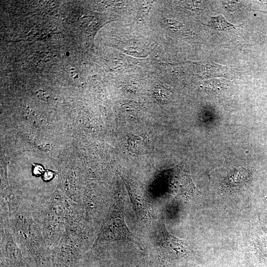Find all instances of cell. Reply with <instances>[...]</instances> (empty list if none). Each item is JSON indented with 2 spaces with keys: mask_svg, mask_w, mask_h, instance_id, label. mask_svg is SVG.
I'll return each mask as SVG.
<instances>
[{
  "mask_svg": "<svg viewBox=\"0 0 267 267\" xmlns=\"http://www.w3.org/2000/svg\"><path fill=\"white\" fill-rule=\"evenodd\" d=\"M142 258L141 260H140V262L138 264V265L136 266L135 267H142Z\"/></svg>",
  "mask_w": 267,
  "mask_h": 267,
  "instance_id": "obj_7",
  "label": "cell"
},
{
  "mask_svg": "<svg viewBox=\"0 0 267 267\" xmlns=\"http://www.w3.org/2000/svg\"><path fill=\"white\" fill-rule=\"evenodd\" d=\"M127 182L131 203L138 219L146 226L150 225L153 218L152 205L137 187Z\"/></svg>",
  "mask_w": 267,
  "mask_h": 267,
  "instance_id": "obj_3",
  "label": "cell"
},
{
  "mask_svg": "<svg viewBox=\"0 0 267 267\" xmlns=\"http://www.w3.org/2000/svg\"><path fill=\"white\" fill-rule=\"evenodd\" d=\"M69 52H66V55H67V56H68V55H69Z\"/></svg>",
  "mask_w": 267,
  "mask_h": 267,
  "instance_id": "obj_8",
  "label": "cell"
},
{
  "mask_svg": "<svg viewBox=\"0 0 267 267\" xmlns=\"http://www.w3.org/2000/svg\"><path fill=\"white\" fill-rule=\"evenodd\" d=\"M261 219L262 223L267 228V202H266L263 207Z\"/></svg>",
  "mask_w": 267,
  "mask_h": 267,
  "instance_id": "obj_6",
  "label": "cell"
},
{
  "mask_svg": "<svg viewBox=\"0 0 267 267\" xmlns=\"http://www.w3.org/2000/svg\"><path fill=\"white\" fill-rule=\"evenodd\" d=\"M208 26L218 31H224L234 26L222 15L211 17Z\"/></svg>",
  "mask_w": 267,
  "mask_h": 267,
  "instance_id": "obj_5",
  "label": "cell"
},
{
  "mask_svg": "<svg viewBox=\"0 0 267 267\" xmlns=\"http://www.w3.org/2000/svg\"><path fill=\"white\" fill-rule=\"evenodd\" d=\"M117 240L130 241L143 250L140 239L130 231L125 222L124 204L121 197L115 198L110 205L93 247L105 241Z\"/></svg>",
  "mask_w": 267,
  "mask_h": 267,
  "instance_id": "obj_1",
  "label": "cell"
},
{
  "mask_svg": "<svg viewBox=\"0 0 267 267\" xmlns=\"http://www.w3.org/2000/svg\"><path fill=\"white\" fill-rule=\"evenodd\" d=\"M254 247L259 259L267 265V237H259L254 241Z\"/></svg>",
  "mask_w": 267,
  "mask_h": 267,
  "instance_id": "obj_4",
  "label": "cell"
},
{
  "mask_svg": "<svg viewBox=\"0 0 267 267\" xmlns=\"http://www.w3.org/2000/svg\"><path fill=\"white\" fill-rule=\"evenodd\" d=\"M156 236V245L163 256L176 259L186 254L188 248V243L170 233L164 223L159 226Z\"/></svg>",
  "mask_w": 267,
  "mask_h": 267,
  "instance_id": "obj_2",
  "label": "cell"
}]
</instances>
